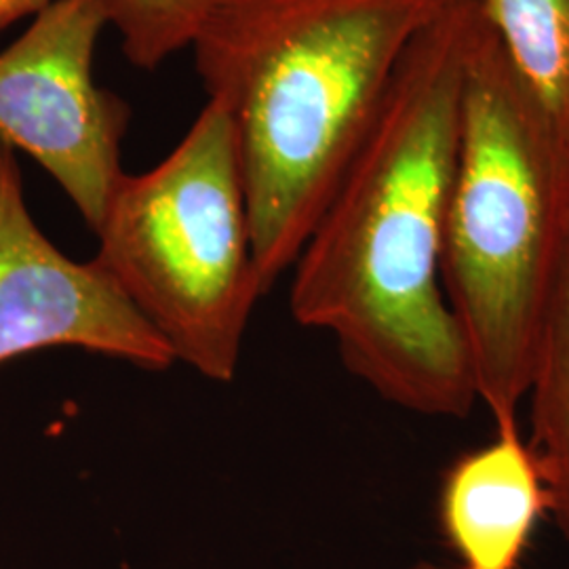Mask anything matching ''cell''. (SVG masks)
Wrapping results in <instances>:
<instances>
[{"mask_svg": "<svg viewBox=\"0 0 569 569\" xmlns=\"http://www.w3.org/2000/svg\"><path fill=\"white\" fill-rule=\"evenodd\" d=\"M72 346L148 371L176 363L100 262H77L34 222L16 150L0 140V363Z\"/></svg>", "mask_w": 569, "mask_h": 569, "instance_id": "8992f818", "label": "cell"}, {"mask_svg": "<svg viewBox=\"0 0 569 569\" xmlns=\"http://www.w3.org/2000/svg\"><path fill=\"white\" fill-rule=\"evenodd\" d=\"M449 2H460V0H449Z\"/></svg>", "mask_w": 569, "mask_h": 569, "instance_id": "4fadbf2b", "label": "cell"}, {"mask_svg": "<svg viewBox=\"0 0 569 569\" xmlns=\"http://www.w3.org/2000/svg\"><path fill=\"white\" fill-rule=\"evenodd\" d=\"M475 0L409 47L366 142L312 228L289 287L298 326L392 406L467 418L479 403L443 287V247Z\"/></svg>", "mask_w": 569, "mask_h": 569, "instance_id": "6da1fadb", "label": "cell"}, {"mask_svg": "<svg viewBox=\"0 0 569 569\" xmlns=\"http://www.w3.org/2000/svg\"><path fill=\"white\" fill-rule=\"evenodd\" d=\"M53 0H0V32L23 18H37Z\"/></svg>", "mask_w": 569, "mask_h": 569, "instance_id": "8fae6325", "label": "cell"}, {"mask_svg": "<svg viewBox=\"0 0 569 569\" xmlns=\"http://www.w3.org/2000/svg\"><path fill=\"white\" fill-rule=\"evenodd\" d=\"M96 260L176 363L234 380L264 296L234 127L204 103L180 143L143 173H122L96 228Z\"/></svg>", "mask_w": 569, "mask_h": 569, "instance_id": "277c9868", "label": "cell"}, {"mask_svg": "<svg viewBox=\"0 0 569 569\" xmlns=\"http://www.w3.org/2000/svg\"><path fill=\"white\" fill-rule=\"evenodd\" d=\"M542 468L519 428L460 456L439 496V519L458 569H517L538 521L549 512Z\"/></svg>", "mask_w": 569, "mask_h": 569, "instance_id": "52a82bcc", "label": "cell"}, {"mask_svg": "<svg viewBox=\"0 0 569 569\" xmlns=\"http://www.w3.org/2000/svg\"><path fill=\"white\" fill-rule=\"evenodd\" d=\"M526 401L528 443L549 488V512L569 540V243L536 342Z\"/></svg>", "mask_w": 569, "mask_h": 569, "instance_id": "ba28073f", "label": "cell"}, {"mask_svg": "<svg viewBox=\"0 0 569 569\" xmlns=\"http://www.w3.org/2000/svg\"><path fill=\"white\" fill-rule=\"evenodd\" d=\"M411 569H441L435 568V566H430V563H420V566H413Z\"/></svg>", "mask_w": 569, "mask_h": 569, "instance_id": "7c38bea8", "label": "cell"}, {"mask_svg": "<svg viewBox=\"0 0 569 569\" xmlns=\"http://www.w3.org/2000/svg\"><path fill=\"white\" fill-rule=\"evenodd\" d=\"M559 140L569 148V0H475Z\"/></svg>", "mask_w": 569, "mask_h": 569, "instance_id": "9c48e42d", "label": "cell"}, {"mask_svg": "<svg viewBox=\"0 0 569 569\" xmlns=\"http://www.w3.org/2000/svg\"><path fill=\"white\" fill-rule=\"evenodd\" d=\"M106 0H53L0 51V140L58 182L84 224L100 226L121 180L131 110L96 79Z\"/></svg>", "mask_w": 569, "mask_h": 569, "instance_id": "5b68a950", "label": "cell"}, {"mask_svg": "<svg viewBox=\"0 0 569 569\" xmlns=\"http://www.w3.org/2000/svg\"><path fill=\"white\" fill-rule=\"evenodd\" d=\"M449 0H213L190 44L234 127L262 291L289 272Z\"/></svg>", "mask_w": 569, "mask_h": 569, "instance_id": "7a4b0ae2", "label": "cell"}, {"mask_svg": "<svg viewBox=\"0 0 569 569\" xmlns=\"http://www.w3.org/2000/svg\"><path fill=\"white\" fill-rule=\"evenodd\" d=\"M122 56L140 70H157L190 49L213 0H106Z\"/></svg>", "mask_w": 569, "mask_h": 569, "instance_id": "30bf717a", "label": "cell"}, {"mask_svg": "<svg viewBox=\"0 0 569 569\" xmlns=\"http://www.w3.org/2000/svg\"><path fill=\"white\" fill-rule=\"evenodd\" d=\"M568 243L569 148L477 9L460 98L443 287L477 399L496 430L519 428L536 342Z\"/></svg>", "mask_w": 569, "mask_h": 569, "instance_id": "3957f363", "label": "cell"}]
</instances>
